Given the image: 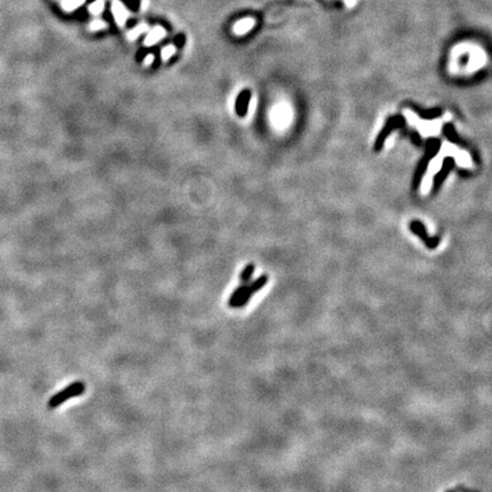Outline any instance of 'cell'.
I'll list each match as a JSON object with an SVG mask.
<instances>
[{
  "instance_id": "obj_1",
  "label": "cell",
  "mask_w": 492,
  "mask_h": 492,
  "mask_svg": "<svg viewBox=\"0 0 492 492\" xmlns=\"http://www.w3.org/2000/svg\"><path fill=\"white\" fill-rule=\"evenodd\" d=\"M441 148V140L439 138H429L427 142H426V147H425V154L423 156V159L419 161L417 169L415 171L414 176V183H412V188L417 189L419 186H421L422 179L424 177L426 170L428 168V164L431 161L434 159L436 154L439 153V150Z\"/></svg>"
},
{
  "instance_id": "obj_2",
  "label": "cell",
  "mask_w": 492,
  "mask_h": 492,
  "mask_svg": "<svg viewBox=\"0 0 492 492\" xmlns=\"http://www.w3.org/2000/svg\"><path fill=\"white\" fill-rule=\"evenodd\" d=\"M406 128V119L401 115H394L390 116L388 120H386L385 126L382 128V130L379 131L378 136L375 140V144H374V150L375 152H379V150L383 149V146H384L385 140L388 139L390 133L393 132V131L398 129H405Z\"/></svg>"
},
{
  "instance_id": "obj_3",
  "label": "cell",
  "mask_w": 492,
  "mask_h": 492,
  "mask_svg": "<svg viewBox=\"0 0 492 492\" xmlns=\"http://www.w3.org/2000/svg\"><path fill=\"white\" fill-rule=\"evenodd\" d=\"M84 391H86V384L83 382L72 383L67 388L62 390V391L58 392L54 396H51V399L49 400V408H56V407L61 406L66 400L83 394Z\"/></svg>"
},
{
  "instance_id": "obj_4",
  "label": "cell",
  "mask_w": 492,
  "mask_h": 492,
  "mask_svg": "<svg viewBox=\"0 0 492 492\" xmlns=\"http://www.w3.org/2000/svg\"><path fill=\"white\" fill-rule=\"evenodd\" d=\"M409 228H410V230L414 232L415 235H417L418 237L422 239L423 243H424V244L426 245V247L431 248V250L435 248L441 241V238L439 237V236L429 237V236L427 235V232H426V228H425L424 224L418 220H412L411 222H410Z\"/></svg>"
},
{
  "instance_id": "obj_5",
  "label": "cell",
  "mask_w": 492,
  "mask_h": 492,
  "mask_svg": "<svg viewBox=\"0 0 492 492\" xmlns=\"http://www.w3.org/2000/svg\"><path fill=\"white\" fill-rule=\"evenodd\" d=\"M456 161L452 156H447L443 159V162H442L441 169L439 170L438 173H435L434 178H433V188L432 192L433 194H435L436 192H439V189L441 188L442 183L444 182L445 178H447L449 173L452 169L455 168Z\"/></svg>"
},
{
  "instance_id": "obj_6",
  "label": "cell",
  "mask_w": 492,
  "mask_h": 492,
  "mask_svg": "<svg viewBox=\"0 0 492 492\" xmlns=\"http://www.w3.org/2000/svg\"><path fill=\"white\" fill-rule=\"evenodd\" d=\"M250 100H251L250 90H243L242 93L238 95L235 103V111L236 113L238 114V116L241 117L246 116L248 111V105H250Z\"/></svg>"
},
{
  "instance_id": "obj_7",
  "label": "cell",
  "mask_w": 492,
  "mask_h": 492,
  "mask_svg": "<svg viewBox=\"0 0 492 492\" xmlns=\"http://www.w3.org/2000/svg\"><path fill=\"white\" fill-rule=\"evenodd\" d=\"M412 111L417 114L418 116H421L423 120H433L435 117L440 116L442 114L441 108H432V110H423V108L412 106Z\"/></svg>"
},
{
  "instance_id": "obj_8",
  "label": "cell",
  "mask_w": 492,
  "mask_h": 492,
  "mask_svg": "<svg viewBox=\"0 0 492 492\" xmlns=\"http://www.w3.org/2000/svg\"><path fill=\"white\" fill-rule=\"evenodd\" d=\"M443 133L444 136L447 137V138L450 140L451 143H455V144H464L460 140V138H459V136L457 134V132L455 131V128L454 126H452L451 123H447L444 124L443 127Z\"/></svg>"
},
{
  "instance_id": "obj_9",
  "label": "cell",
  "mask_w": 492,
  "mask_h": 492,
  "mask_svg": "<svg viewBox=\"0 0 492 492\" xmlns=\"http://www.w3.org/2000/svg\"><path fill=\"white\" fill-rule=\"evenodd\" d=\"M253 24H254L253 19H250V18L243 19V21L238 22L237 24H236V26H235V32H236V33H238V34L245 33V32H247L248 30H251V28H252V26H253Z\"/></svg>"
},
{
  "instance_id": "obj_10",
  "label": "cell",
  "mask_w": 492,
  "mask_h": 492,
  "mask_svg": "<svg viewBox=\"0 0 492 492\" xmlns=\"http://www.w3.org/2000/svg\"><path fill=\"white\" fill-rule=\"evenodd\" d=\"M267 281H268V277L265 276V275H264V276L259 277L257 280L253 281V283H251L250 285H247L248 291H250L251 293L253 294V293H255V292H258L259 290H260V288L263 287L264 285L267 284Z\"/></svg>"
},
{
  "instance_id": "obj_11",
  "label": "cell",
  "mask_w": 492,
  "mask_h": 492,
  "mask_svg": "<svg viewBox=\"0 0 492 492\" xmlns=\"http://www.w3.org/2000/svg\"><path fill=\"white\" fill-rule=\"evenodd\" d=\"M255 270V264L254 263H248L246 264V267L243 269L242 274H241V280L243 281V283H247L248 280H250V278L252 277V275H253V272Z\"/></svg>"
},
{
  "instance_id": "obj_12",
  "label": "cell",
  "mask_w": 492,
  "mask_h": 492,
  "mask_svg": "<svg viewBox=\"0 0 492 492\" xmlns=\"http://www.w3.org/2000/svg\"><path fill=\"white\" fill-rule=\"evenodd\" d=\"M245 286H246V284L242 285V286H239L238 288H236V290L234 291V293L231 294V296H230V298H229V301H228L229 306H230V307H235L236 306V303H237V301L239 300V297L242 296L243 292H244V290H245Z\"/></svg>"
}]
</instances>
